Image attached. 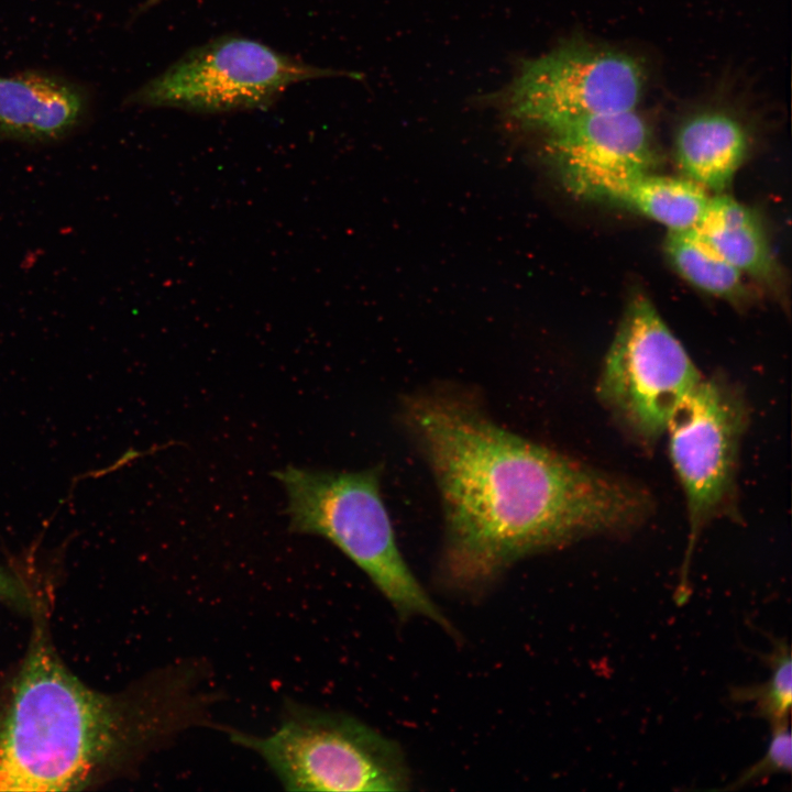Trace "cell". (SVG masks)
<instances>
[{
  "instance_id": "1",
  "label": "cell",
  "mask_w": 792,
  "mask_h": 792,
  "mask_svg": "<svg viewBox=\"0 0 792 792\" xmlns=\"http://www.w3.org/2000/svg\"><path fill=\"white\" fill-rule=\"evenodd\" d=\"M404 424L439 490L441 572L479 590L515 562L582 537L620 534L650 514L641 486L499 426L449 389L405 398Z\"/></svg>"
},
{
  "instance_id": "2",
  "label": "cell",
  "mask_w": 792,
  "mask_h": 792,
  "mask_svg": "<svg viewBox=\"0 0 792 792\" xmlns=\"http://www.w3.org/2000/svg\"><path fill=\"white\" fill-rule=\"evenodd\" d=\"M205 696L183 671L139 711L81 683L43 634L32 642L0 714V791H74L141 741L201 722Z\"/></svg>"
},
{
  "instance_id": "3",
  "label": "cell",
  "mask_w": 792,
  "mask_h": 792,
  "mask_svg": "<svg viewBox=\"0 0 792 792\" xmlns=\"http://www.w3.org/2000/svg\"><path fill=\"white\" fill-rule=\"evenodd\" d=\"M273 476L285 488L292 532L333 543L367 575L400 618L425 617L455 635L403 557L382 497L380 468L337 472L289 465Z\"/></svg>"
},
{
  "instance_id": "4",
  "label": "cell",
  "mask_w": 792,
  "mask_h": 792,
  "mask_svg": "<svg viewBox=\"0 0 792 792\" xmlns=\"http://www.w3.org/2000/svg\"><path fill=\"white\" fill-rule=\"evenodd\" d=\"M229 736L258 755L288 791H406L413 783L400 746L342 713L289 703L272 734Z\"/></svg>"
},
{
  "instance_id": "5",
  "label": "cell",
  "mask_w": 792,
  "mask_h": 792,
  "mask_svg": "<svg viewBox=\"0 0 792 792\" xmlns=\"http://www.w3.org/2000/svg\"><path fill=\"white\" fill-rule=\"evenodd\" d=\"M354 74L308 64L241 35L197 46L129 94L124 106L175 108L198 113L263 110L290 86Z\"/></svg>"
},
{
  "instance_id": "6",
  "label": "cell",
  "mask_w": 792,
  "mask_h": 792,
  "mask_svg": "<svg viewBox=\"0 0 792 792\" xmlns=\"http://www.w3.org/2000/svg\"><path fill=\"white\" fill-rule=\"evenodd\" d=\"M703 375L653 304L625 309L597 381V396L623 429L651 446Z\"/></svg>"
},
{
  "instance_id": "7",
  "label": "cell",
  "mask_w": 792,
  "mask_h": 792,
  "mask_svg": "<svg viewBox=\"0 0 792 792\" xmlns=\"http://www.w3.org/2000/svg\"><path fill=\"white\" fill-rule=\"evenodd\" d=\"M748 416L739 387L722 376H703L668 424L670 459L684 492L690 527L674 596L678 604L691 593L689 569L701 530L733 502Z\"/></svg>"
},
{
  "instance_id": "8",
  "label": "cell",
  "mask_w": 792,
  "mask_h": 792,
  "mask_svg": "<svg viewBox=\"0 0 792 792\" xmlns=\"http://www.w3.org/2000/svg\"><path fill=\"white\" fill-rule=\"evenodd\" d=\"M646 80L636 56L578 40L526 61L502 99L514 118L546 131L580 118L637 109Z\"/></svg>"
},
{
  "instance_id": "9",
  "label": "cell",
  "mask_w": 792,
  "mask_h": 792,
  "mask_svg": "<svg viewBox=\"0 0 792 792\" xmlns=\"http://www.w3.org/2000/svg\"><path fill=\"white\" fill-rule=\"evenodd\" d=\"M546 132L564 183L582 198L606 201L658 162L653 134L637 109L571 120Z\"/></svg>"
},
{
  "instance_id": "10",
  "label": "cell",
  "mask_w": 792,
  "mask_h": 792,
  "mask_svg": "<svg viewBox=\"0 0 792 792\" xmlns=\"http://www.w3.org/2000/svg\"><path fill=\"white\" fill-rule=\"evenodd\" d=\"M92 95L82 82L44 69L0 75V142L46 145L78 131Z\"/></svg>"
},
{
  "instance_id": "11",
  "label": "cell",
  "mask_w": 792,
  "mask_h": 792,
  "mask_svg": "<svg viewBox=\"0 0 792 792\" xmlns=\"http://www.w3.org/2000/svg\"><path fill=\"white\" fill-rule=\"evenodd\" d=\"M749 133L728 110L706 108L686 117L674 136V158L683 177L710 194H723L746 158Z\"/></svg>"
},
{
  "instance_id": "12",
  "label": "cell",
  "mask_w": 792,
  "mask_h": 792,
  "mask_svg": "<svg viewBox=\"0 0 792 792\" xmlns=\"http://www.w3.org/2000/svg\"><path fill=\"white\" fill-rule=\"evenodd\" d=\"M745 277L773 285L779 275L762 221L757 212L733 197L713 194L694 228Z\"/></svg>"
},
{
  "instance_id": "13",
  "label": "cell",
  "mask_w": 792,
  "mask_h": 792,
  "mask_svg": "<svg viewBox=\"0 0 792 792\" xmlns=\"http://www.w3.org/2000/svg\"><path fill=\"white\" fill-rule=\"evenodd\" d=\"M711 194L685 177L641 174L616 188L607 202L656 221L669 231L693 229L701 220Z\"/></svg>"
},
{
  "instance_id": "14",
  "label": "cell",
  "mask_w": 792,
  "mask_h": 792,
  "mask_svg": "<svg viewBox=\"0 0 792 792\" xmlns=\"http://www.w3.org/2000/svg\"><path fill=\"white\" fill-rule=\"evenodd\" d=\"M664 246L675 271L695 288L729 300H738L745 295L746 277L696 229L669 231Z\"/></svg>"
},
{
  "instance_id": "15",
  "label": "cell",
  "mask_w": 792,
  "mask_h": 792,
  "mask_svg": "<svg viewBox=\"0 0 792 792\" xmlns=\"http://www.w3.org/2000/svg\"><path fill=\"white\" fill-rule=\"evenodd\" d=\"M770 675L758 685L734 688L730 698L738 703H754V712L770 725L790 718L792 704L791 649L784 639L774 638L772 649L765 654Z\"/></svg>"
},
{
  "instance_id": "16",
  "label": "cell",
  "mask_w": 792,
  "mask_h": 792,
  "mask_svg": "<svg viewBox=\"0 0 792 792\" xmlns=\"http://www.w3.org/2000/svg\"><path fill=\"white\" fill-rule=\"evenodd\" d=\"M792 770V737L790 718L771 725V736L766 754L751 767L747 768L738 778L727 787L736 790L743 787L766 781L773 774L791 773Z\"/></svg>"
},
{
  "instance_id": "17",
  "label": "cell",
  "mask_w": 792,
  "mask_h": 792,
  "mask_svg": "<svg viewBox=\"0 0 792 792\" xmlns=\"http://www.w3.org/2000/svg\"><path fill=\"white\" fill-rule=\"evenodd\" d=\"M0 598L13 603H22L25 600L23 587L20 582L0 568Z\"/></svg>"
},
{
  "instance_id": "18",
  "label": "cell",
  "mask_w": 792,
  "mask_h": 792,
  "mask_svg": "<svg viewBox=\"0 0 792 792\" xmlns=\"http://www.w3.org/2000/svg\"><path fill=\"white\" fill-rule=\"evenodd\" d=\"M160 1H161V0H146V1L141 6V8H140L139 11H140V12H141V11H144V10H146V9H148V8L157 4Z\"/></svg>"
}]
</instances>
